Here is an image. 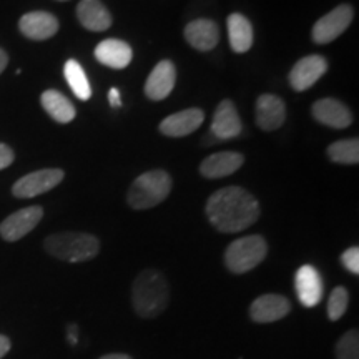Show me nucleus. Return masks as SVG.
Instances as JSON below:
<instances>
[{
    "label": "nucleus",
    "instance_id": "obj_19",
    "mask_svg": "<svg viewBox=\"0 0 359 359\" xmlns=\"http://www.w3.org/2000/svg\"><path fill=\"white\" fill-rule=\"evenodd\" d=\"M185 39L193 48L210 52L219 42V29L212 19H196L185 27Z\"/></svg>",
    "mask_w": 359,
    "mask_h": 359
},
{
    "label": "nucleus",
    "instance_id": "obj_18",
    "mask_svg": "<svg viewBox=\"0 0 359 359\" xmlns=\"http://www.w3.org/2000/svg\"><path fill=\"white\" fill-rule=\"evenodd\" d=\"M205 120V111L200 109H188L177 111V114L167 116L160 123V132L167 137L180 138L187 137L198 130Z\"/></svg>",
    "mask_w": 359,
    "mask_h": 359
},
{
    "label": "nucleus",
    "instance_id": "obj_14",
    "mask_svg": "<svg viewBox=\"0 0 359 359\" xmlns=\"http://www.w3.org/2000/svg\"><path fill=\"white\" fill-rule=\"evenodd\" d=\"M243 130L240 115L231 100L219 102L212 120V135L217 140H231Z\"/></svg>",
    "mask_w": 359,
    "mask_h": 359
},
{
    "label": "nucleus",
    "instance_id": "obj_3",
    "mask_svg": "<svg viewBox=\"0 0 359 359\" xmlns=\"http://www.w3.org/2000/svg\"><path fill=\"white\" fill-rule=\"evenodd\" d=\"M43 248L53 258L67 263H83L100 253V241L90 233L64 231L53 233L43 241Z\"/></svg>",
    "mask_w": 359,
    "mask_h": 359
},
{
    "label": "nucleus",
    "instance_id": "obj_4",
    "mask_svg": "<svg viewBox=\"0 0 359 359\" xmlns=\"http://www.w3.org/2000/svg\"><path fill=\"white\" fill-rule=\"evenodd\" d=\"M172 191V177L165 170H151L135 178L127 193L133 210H150L167 200Z\"/></svg>",
    "mask_w": 359,
    "mask_h": 359
},
{
    "label": "nucleus",
    "instance_id": "obj_23",
    "mask_svg": "<svg viewBox=\"0 0 359 359\" xmlns=\"http://www.w3.org/2000/svg\"><path fill=\"white\" fill-rule=\"evenodd\" d=\"M40 102H42L43 110L58 123H70L75 118V115H77L74 103L65 95H62L60 92H57V90L43 92Z\"/></svg>",
    "mask_w": 359,
    "mask_h": 359
},
{
    "label": "nucleus",
    "instance_id": "obj_26",
    "mask_svg": "<svg viewBox=\"0 0 359 359\" xmlns=\"http://www.w3.org/2000/svg\"><path fill=\"white\" fill-rule=\"evenodd\" d=\"M336 359H359V333L349 330L336 343Z\"/></svg>",
    "mask_w": 359,
    "mask_h": 359
},
{
    "label": "nucleus",
    "instance_id": "obj_1",
    "mask_svg": "<svg viewBox=\"0 0 359 359\" xmlns=\"http://www.w3.org/2000/svg\"><path fill=\"white\" fill-rule=\"evenodd\" d=\"M205 213L218 231L240 233L258 222L262 208L248 190L241 187H226L210 196Z\"/></svg>",
    "mask_w": 359,
    "mask_h": 359
},
{
    "label": "nucleus",
    "instance_id": "obj_27",
    "mask_svg": "<svg viewBox=\"0 0 359 359\" xmlns=\"http://www.w3.org/2000/svg\"><path fill=\"white\" fill-rule=\"evenodd\" d=\"M349 304V293L344 286H338L331 291L330 299H327V318L331 321H338L346 313Z\"/></svg>",
    "mask_w": 359,
    "mask_h": 359
},
{
    "label": "nucleus",
    "instance_id": "obj_34",
    "mask_svg": "<svg viewBox=\"0 0 359 359\" xmlns=\"http://www.w3.org/2000/svg\"><path fill=\"white\" fill-rule=\"evenodd\" d=\"M100 359H133V358H132V356H128V354L114 353V354H105V356H102Z\"/></svg>",
    "mask_w": 359,
    "mask_h": 359
},
{
    "label": "nucleus",
    "instance_id": "obj_25",
    "mask_svg": "<svg viewBox=\"0 0 359 359\" xmlns=\"http://www.w3.org/2000/svg\"><path fill=\"white\" fill-rule=\"evenodd\" d=\"M326 154L334 163L356 165L359 161V140L358 138H346V140L331 143Z\"/></svg>",
    "mask_w": 359,
    "mask_h": 359
},
{
    "label": "nucleus",
    "instance_id": "obj_29",
    "mask_svg": "<svg viewBox=\"0 0 359 359\" xmlns=\"http://www.w3.org/2000/svg\"><path fill=\"white\" fill-rule=\"evenodd\" d=\"M13 158H15V155H13L12 148L6 145V143H0V170L11 167Z\"/></svg>",
    "mask_w": 359,
    "mask_h": 359
},
{
    "label": "nucleus",
    "instance_id": "obj_7",
    "mask_svg": "<svg viewBox=\"0 0 359 359\" xmlns=\"http://www.w3.org/2000/svg\"><path fill=\"white\" fill-rule=\"evenodd\" d=\"M62 180H64V172L60 168L39 170L17 180L12 187V193L17 198H34L60 185Z\"/></svg>",
    "mask_w": 359,
    "mask_h": 359
},
{
    "label": "nucleus",
    "instance_id": "obj_16",
    "mask_svg": "<svg viewBox=\"0 0 359 359\" xmlns=\"http://www.w3.org/2000/svg\"><path fill=\"white\" fill-rule=\"evenodd\" d=\"M57 17L50 12H29L19 20L20 32L30 40H47L58 32Z\"/></svg>",
    "mask_w": 359,
    "mask_h": 359
},
{
    "label": "nucleus",
    "instance_id": "obj_12",
    "mask_svg": "<svg viewBox=\"0 0 359 359\" xmlns=\"http://www.w3.org/2000/svg\"><path fill=\"white\" fill-rule=\"evenodd\" d=\"M177 83V67L172 60H161L148 75L145 83V95L154 102L165 100Z\"/></svg>",
    "mask_w": 359,
    "mask_h": 359
},
{
    "label": "nucleus",
    "instance_id": "obj_21",
    "mask_svg": "<svg viewBox=\"0 0 359 359\" xmlns=\"http://www.w3.org/2000/svg\"><path fill=\"white\" fill-rule=\"evenodd\" d=\"M133 52L132 47L123 40L107 39L97 45L95 58L100 64L110 67V69L122 70L130 65Z\"/></svg>",
    "mask_w": 359,
    "mask_h": 359
},
{
    "label": "nucleus",
    "instance_id": "obj_30",
    "mask_svg": "<svg viewBox=\"0 0 359 359\" xmlns=\"http://www.w3.org/2000/svg\"><path fill=\"white\" fill-rule=\"evenodd\" d=\"M109 102L111 107H115V109H118V107H122V98H120V92L118 88H110L109 92Z\"/></svg>",
    "mask_w": 359,
    "mask_h": 359
},
{
    "label": "nucleus",
    "instance_id": "obj_33",
    "mask_svg": "<svg viewBox=\"0 0 359 359\" xmlns=\"http://www.w3.org/2000/svg\"><path fill=\"white\" fill-rule=\"evenodd\" d=\"M7 64H8V55H7V52L4 50V48H0V74H2V72L6 70Z\"/></svg>",
    "mask_w": 359,
    "mask_h": 359
},
{
    "label": "nucleus",
    "instance_id": "obj_15",
    "mask_svg": "<svg viewBox=\"0 0 359 359\" xmlns=\"http://www.w3.org/2000/svg\"><path fill=\"white\" fill-rule=\"evenodd\" d=\"M245 163V156L238 151H219L213 154L201 161L200 173L208 180H217L230 177L238 172Z\"/></svg>",
    "mask_w": 359,
    "mask_h": 359
},
{
    "label": "nucleus",
    "instance_id": "obj_24",
    "mask_svg": "<svg viewBox=\"0 0 359 359\" xmlns=\"http://www.w3.org/2000/svg\"><path fill=\"white\" fill-rule=\"evenodd\" d=\"M64 75L67 83L70 85L72 92L75 93V97L79 100L87 102L92 97V88H90V82L87 79V74L82 69V65L77 60H69L64 67Z\"/></svg>",
    "mask_w": 359,
    "mask_h": 359
},
{
    "label": "nucleus",
    "instance_id": "obj_6",
    "mask_svg": "<svg viewBox=\"0 0 359 359\" xmlns=\"http://www.w3.org/2000/svg\"><path fill=\"white\" fill-rule=\"evenodd\" d=\"M354 17V8L349 4H341L330 13L321 17L311 30V39L314 43L326 45L339 37L344 30L351 25Z\"/></svg>",
    "mask_w": 359,
    "mask_h": 359
},
{
    "label": "nucleus",
    "instance_id": "obj_20",
    "mask_svg": "<svg viewBox=\"0 0 359 359\" xmlns=\"http://www.w3.org/2000/svg\"><path fill=\"white\" fill-rule=\"evenodd\" d=\"M77 19L90 32H105L111 27V13L100 0H82L77 6Z\"/></svg>",
    "mask_w": 359,
    "mask_h": 359
},
{
    "label": "nucleus",
    "instance_id": "obj_5",
    "mask_svg": "<svg viewBox=\"0 0 359 359\" xmlns=\"http://www.w3.org/2000/svg\"><path fill=\"white\" fill-rule=\"evenodd\" d=\"M268 243L263 236L250 235L238 238L224 251V264L235 275H245L266 258Z\"/></svg>",
    "mask_w": 359,
    "mask_h": 359
},
{
    "label": "nucleus",
    "instance_id": "obj_17",
    "mask_svg": "<svg viewBox=\"0 0 359 359\" xmlns=\"http://www.w3.org/2000/svg\"><path fill=\"white\" fill-rule=\"evenodd\" d=\"M286 105L278 95L264 93L257 100V125L263 132H275L285 123Z\"/></svg>",
    "mask_w": 359,
    "mask_h": 359
},
{
    "label": "nucleus",
    "instance_id": "obj_8",
    "mask_svg": "<svg viewBox=\"0 0 359 359\" xmlns=\"http://www.w3.org/2000/svg\"><path fill=\"white\" fill-rule=\"evenodd\" d=\"M43 218L42 206H29L12 213L0 223V236L6 241H19L29 235Z\"/></svg>",
    "mask_w": 359,
    "mask_h": 359
},
{
    "label": "nucleus",
    "instance_id": "obj_2",
    "mask_svg": "<svg viewBox=\"0 0 359 359\" xmlns=\"http://www.w3.org/2000/svg\"><path fill=\"white\" fill-rule=\"evenodd\" d=\"M170 303V285L156 269H145L135 278L132 304L135 313L145 320L158 318Z\"/></svg>",
    "mask_w": 359,
    "mask_h": 359
},
{
    "label": "nucleus",
    "instance_id": "obj_32",
    "mask_svg": "<svg viewBox=\"0 0 359 359\" xmlns=\"http://www.w3.org/2000/svg\"><path fill=\"white\" fill-rule=\"evenodd\" d=\"M8 351H11V339L7 336L0 334V359L6 356Z\"/></svg>",
    "mask_w": 359,
    "mask_h": 359
},
{
    "label": "nucleus",
    "instance_id": "obj_35",
    "mask_svg": "<svg viewBox=\"0 0 359 359\" xmlns=\"http://www.w3.org/2000/svg\"><path fill=\"white\" fill-rule=\"evenodd\" d=\"M60 2H65V0H60Z\"/></svg>",
    "mask_w": 359,
    "mask_h": 359
},
{
    "label": "nucleus",
    "instance_id": "obj_9",
    "mask_svg": "<svg viewBox=\"0 0 359 359\" xmlns=\"http://www.w3.org/2000/svg\"><path fill=\"white\" fill-rule=\"evenodd\" d=\"M294 290L299 303L304 308H314L320 304L325 293L323 278L313 264H303L294 275Z\"/></svg>",
    "mask_w": 359,
    "mask_h": 359
},
{
    "label": "nucleus",
    "instance_id": "obj_22",
    "mask_svg": "<svg viewBox=\"0 0 359 359\" xmlns=\"http://www.w3.org/2000/svg\"><path fill=\"white\" fill-rule=\"evenodd\" d=\"M226 25L233 52H248L251 45H253V27H251V22L245 15H241V13H231L228 17Z\"/></svg>",
    "mask_w": 359,
    "mask_h": 359
},
{
    "label": "nucleus",
    "instance_id": "obj_31",
    "mask_svg": "<svg viewBox=\"0 0 359 359\" xmlns=\"http://www.w3.org/2000/svg\"><path fill=\"white\" fill-rule=\"evenodd\" d=\"M67 336H69V343L72 346L79 343V327L77 325H69V331H67Z\"/></svg>",
    "mask_w": 359,
    "mask_h": 359
},
{
    "label": "nucleus",
    "instance_id": "obj_10",
    "mask_svg": "<svg viewBox=\"0 0 359 359\" xmlns=\"http://www.w3.org/2000/svg\"><path fill=\"white\" fill-rule=\"evenodd\" d=\"M327 72V62L321 55H308L298 60L290 72V85L296 92L311 88Z\"/></svg>",
    "mask_w": 359,
    "mask_h": 359
},
{
    "label": "nucleus",
    "instance_id": "obj_11",
    "mask_svg": "<svg viewBox=\"0 0 359 359\" xmlns=\"http://www.w3.org/2000/svg\"><path fill=\"white\" fill-rule=\"evenodd\" d=\"M291 311V303L286 296L269 293L263 294L255 299L250 306V318L251 321L266 325V323L280 321L286 318V314Z\"/></svg>",
    "mask_w": 359,
    "mask_h": 359
},
{
    "label": "nucleus",
    "instance_id": "obj_13",
    "mask_svg": "<svg viewBox=\"0 0 359 359\" xmlns=\"http://www.w3.org/2000/svg\"><path fill=\"white\" fill-rule=\"evenodd\" d=\"M311 114L316 122L330 128H348L353 123V114L343 102L336 98H321L314 102Z\"/></svg>",
    "mask_w": 359,
    "mask_h": 359
},
{
    "label": "nucleus",
    "instance_id": "obj_28",
    "mask_svg": "<svg viewBox=\"0 0 359 359\" xmlns=\"http://www.w3.org/2000/svg\"><path fill=\"white\" fill-rule=\"evenodd\" d=\"M341 263L353 275H359V248L358 246H351L341 255Z\"/></svg>",
    "mask_w": 359,
    "mask_h": 359
}]
</instances>
